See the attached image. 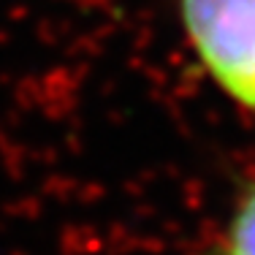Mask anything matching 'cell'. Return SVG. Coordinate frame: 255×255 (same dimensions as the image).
Masks as SVG:
<instances>
[{"label":"cell","instance_id":"2","mask_svg":"<svg viewBox=\"0 0 255 255\" xmlns=\"http://www.w3.org/2000/svg\"><path fill=\"white\" fill-rule=\"evenodd\" d=\"M223 255H255V185L245 190L223 236Z\"/></svg>","mask_w":255,"mask_h":255},{"label":"cell","instance_id":"1","mask_svg":"<svg viewBox=\"0 0 255 255\" xmlns=\"http://www.w3.org/2000/svg\"><path fill=\"white\" fill-rule=\"evenodd\" d=\"M179 16L215 84L255 112V0H179Z\"/></svg>","mask_w":255,"mask_h":255}]
</instances>
